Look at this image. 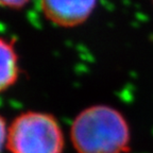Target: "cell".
<instances>
[{
    "label": "cell",
    "mask_w": 153,
    "mask_h": 153,
    "mask_svg": "<svg viewBox=\"0 0 153 153\" xmlns=\"http://www.w3.org/2000/svg\"><path fill=\"white\" fill-rule=\"evenodd\" d=\"M70 139L78 153H128L131 133L127 119L119 111L97 104L76 115Z\"/></svg>",
    "instance_id": "1"
},
{
    "label": "cell",
    "mask_w": 153,
    "mask_h": 153,
    "mask_svg": "<svg viewBox=\"0 0 153 153\" xmlns=\"http://www.w3.org/2000/svg\"><path fill=\"white\" fill-rule=\"evenodd\" d=\"M64 145L60 123L47 113H22L7 129V148L11 153H62Z\"/></svg>",
    "instance_id": "2"
},
{
    "label": "cell",
    "mask_w": 153,
    "mask_h": 153,
    "mask_svg": "<svg viewBox=\"0 0 153 153\" xmlns=\"http://www.w3.org/2000/svg\"><path fill=\"white\" fill-rule=\"evenodd\" d=\"M46 18L59 27L71 28L86 22L97 0H39Z\"/></svg>",
    "instance_id": "3"
},
{
    "label": "cell",
    "mask_w": 153,
    "mask_h": 153,
    "mask_svg": "<svg viewBox=\"0 0 153 153\" xmlns=\"http://www.w3.org/2000/svg\"><path fill=\"white\" fill-rule=\"evenodd\" d=\"M19 71V60L14 41L0 37V93L16 83Z\"/></svg>",
    "instance_id": "4"
},
{
    "label": "cell",
    "mask_w": 153,
    "mask_h": 153,
    "mask_svg": "<svg viewBox=\"0 0 153 153\" xmlns=\"http://www.w3.org/2000/svg\"><path fill=\"white\" fill-rule=\"evenodd\" d=\"M30 0H0V7L18 10L24 7Z\"/></svg>",
    "instance_id": "5"
},
{
    "label": "cell",
    "mask_w": 153,
    "mask_h": 153,
    "mask_svg": "<svg viewBox=\"0 0 153 153\" xmlns=\"http://www.w3.org/2000/svg\"><path fill=\"white\" fill-rule=\"evenodd\" d=\"M7 123H5L4 118L0 115V152L2 151L3 146L7 143Z\"/></svg>",
    "instance_id": "6"
}]
</instances>
